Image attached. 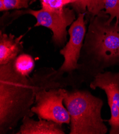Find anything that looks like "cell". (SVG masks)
<instances>
[{"instance_id": "2", "label": "cell", "mask_w": 119, "mask_h": 134, "mask_svg": "<svg viewBox=\"0 0 119 134\" xmlns=\"http://www.w3.org/2000/svg\"><path fill=\"white\" fill-rule=\"evenodd\" d=\"M14 61L0 65V134L12 132L24 117L34 115V86L30 76L15 70Z\"/></svg>"}, {"instance_id": "12", "label": "cell", "mask_w": 119, "mask_h": 134, "mask_svg": "<svg viewBox=\"0 0 119 134\" xmlns=\"http://www.w3.org/2000/svg\"><path fill=\"white\" fill-rule=\"evenodd\" d=\"M104 11L110 17L108 23H111L114 19L119 24V0H104Z\"/></svg>"}, {"instance_id": "7", "label": "cell", "mask_w": 119, "mask_h": 134, "mask_svg": "<svg viewBox=\"0 0 119 134\" xmlns=\"http://www.w3.org/2000/svg\"><path fill=\"white\" fill-rule=\"evenodd\" d=\"M91 89L99 88L107 96L111 111L108 120L110 134H119V72H104L97 74L90 83Z\"/></svg>"}, {"instance_id": "1", "label": "cell", "mask_w": 119, "mask_h": 134, "mask_svg": "<svg viewBox=\"0 0 119 134\" xmlns=\"http://www.w3.org/2000/svg\"><path fill=\"white\" fill-rule=\"evenodd\" d=\"M109 17L104 10L90 16L78 69L70 75L74 86L92 81L105 69L119 65V24L108 23Z\"/></svg>"}, {"instance_id": "16", "label": "cell", "mask_w": 119, "mask_h": 134, "mask_svg": "<svg viewBox=\"0 0 119 134\" xmlns=\"http://www.w3.org/2000/svg\"><path fill=\"white\" fill-rule=\"evenodd\" d=\"M70 5L78 15L86 13L89 5V0H74V2Z\"/></svg>"}, {"instance_id": "3", "label": "cell", "mask_w": 119, "mask_h": 134, "mask_svg": "<svg viewBox=\"0 0 119 134\" xmlns=\"http://www.w3.org/2000/svg\"><path fill=\"white\" fill-rule=\"evenodd\" d=\"M64 104L71 118L70 134H106L108 128L101 116L102 99L87 90L66 91Z\"/></svg>"}, {"instance_id": "13", "label": "cell", "mask_w": 119, "mask_h": 134, "mask_svg": "<svg viewBox=\"0 0 119 134\" xmlns=\"http://www.w3.org/2000/svg\"><path fill=\"white\" fill-rule=\"evenodd\" d=\"M42 9L49 11H60L74 0H39Z\"/></svg>"}, {"instance_id": "6", "label": "cell", "mask_w": 119, "mask_h": 134, "mask_svg": "<svg viewBox=\"0 0 119 134\" xmlns=\"http://www.w3.org/2000/svg\"><path fill=\"white\" fill-rule=\"evenodd\" d=\"M86 13L78 14L68 30L69 41L60 50L64 59L58 71L62 74L72 75L78 69L81 50L87 33Z\"/></svg>"}, {"instance_id": "11", "label": "cell", "mask_w": 119, "mask_h": 134, "mask_svg": "<svg viewBox=\"0 0 119 134\" xmlns=\"http://www.w3.org/2000/svg\"><path fill=\"white\" fill-rule=\"evenodd\" d=\"M14 68L19 74L29 77L35 68V61L33 57L26 53L19 55L14 60Z\"/></svg>"}, {"instance_id": "15", "label": "cell", "mask_w": 119, "mask_h": 134, "mask_svg": "<svg viewBox=\"0 0 119 134\" xmlns=\"http://www.w3.org/2000/svg\"><path fill=\"white\" fill-rule=\"evenodd\" d=\"M87 10L89 16L97 15L104 10V0H89Z\"/></svg>"}, {"instance_id": "9", "label": "cell", "mask_w": 119, "mask_h": 134, "mask_svg": "<svg viewBox=\"0 0 119 134\" xmlns=\"http://www.w3.org/2000/svg\"><path fill=\"white\" fill-rule=\"evenodd\" d=\"M22 125L17 134H65L62 125L45 119L35 120L27 116L21 120Z\"/></svg>"}, {"instance_id": "4", "label": "cell", "mask_w": 119, "mask_h": 134, "mask_svg": "<svg viewBox=\"0 0 119 134\" xmlns=\"http://www.w3.org/2000/svg\"><path fill=\"white\" fill-rule=\"evenodd\" d=\"M66 91L64 88H52L35 92V105L31 109L32 112L36 114L38 119L60 125L70 124L69 113L63 105Z\"/></svg>"}, {"instance_id": "8", "label": "cell", "mask_w": 119, "mask_h": 134, "mask_svg": "<svg viewBox=\"0 0 119 134\" xmlns=\"http://www.w3.org/2000/svg\"><path fill=\"white\" fill-rule=\"evenodd\" d=\"M30 79L34 88L35 93L41 90L64 88L70 86L66 75L61 74L58 70H56L51 68L38 69Z\"/></svg>"}, {"instance_id": "5", "label": "cell", "mask_w": 119, "mask_h": 134, "mask_svg": "<svg viewBox=\"0 0 119 134\" xmlns=\"http://www.w3.org/2000/svg\"><path fill=\"white\" fill-rule=\"evenodd\" d=\"M34 16L36 23L34 27L43 26L52 32V40L57 46H62L66 42L68 31L67 28L75 21L76 12L72 9L64 8L60 11L28 10L25 12Z\"/></svg>"}, {"instance_id": "14", "label": "cell", "mask_w": 119, "mask_h": 134, "mask_svg": "<svg viewBox=\"0 0 119 134\" xmlns=\"http://www.w3.org/2000/svg\"><path fill=\"white\" fill-rule=\"evenodd\" d=\"M29 0H0V11L26 9L29 7Z\"/></svg>"}, {"instance_id": "10", "label": "cell", "mask_w": 119, "mask_h": 134, "mask_svg": "<svg viewBox=\"0 0 119 134\" xmlns=\"http://www.w3.org/2000/svg\"><path fill=\"white\" fill-rule=\"evenodd\" d=\"M24 35L16 37L12 34L0 32V65L14 61L23 50L21 41Z\"/></svg>"}]
</instances>
